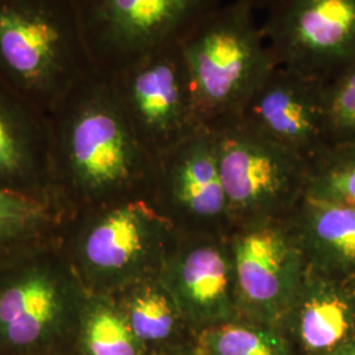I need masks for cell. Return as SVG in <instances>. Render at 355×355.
Segmentation results:
<instances>
[{"mask_svg":"<svg viewBox=\"0 0 355 355\" xmlns=\"http://www.w3.org/2000/svg\"><path fill=\"white\" fill-rule=\"evenodd\" d=\"M91 71L74 0H0V80L53 111Z\"/></svg>","mask_w":355,"mask_h":355,"instance_id":"cell-1","label":"cell"},{"mask_svg":"<svg viewBox=\"0 0 355 355\" xmlns=\"http://www.w3.org/2000/svg\"><path fill=\"white\" fill-rule=\"evenodd\" d=\"M180 49L207 129L215 123L224 125L240 120L277 66L253 10L239 0L207 15L183 40Z\"/></svg>","mask_w":355,"mask_h":355,"instance_id":"cell-2","label":"cell"},{"mask_svg":"<svg viewBox=\"0 0 355 355\" xmlns=\"http://www.w3.org/2000/svg\"><path fill=\"white\" fill-rule=\"evenodd\" d=\"M89 61L114 76L183 42L221 0H74Z\"/></svg>","mask_w":355,"mask_h":355,"instance_id":"cell-3","label":"cell"},{"mask_svg":"<svg viewBox=\"0 0 355 355\" xmlns=\"http://www.w3.org/2000/svg\"><path fill=\"white\" fill-rule=\"evenodd\" d=\"M261 26L278 66L327 83L355 64V0H280Z\"/></svg>","mask_w":355,"mask_h":355,"instance_id":"cell-4","label":"cell"},{"mask_svg":"<svg viewBox=\"0 0 355 355\" xmlns=\"http://www.w3.org/2000/svg\"><path fill=\"white\" fill-rule=\"evenodd\" d=\"M110 78L144 148L146 144L177 148L207 129L196 108L180 45L154 53Z\"/></svg>","mask_w":355,"mask_h":355,"instance_id":"cell-5","label":"cell"},{"mask_svg":"<svg viewBox=\"0 0 355 355\" xmlns=\"http://www.w3.org/2000/svg\"><path fill=\"white\" fill-rule=\"evenodd\" d=\"M324 86L325 82L316 78L277 64L240 120L297 157L321 153L328 148Z\"/></svg>","mask_w":355,"mask_h":355,"instance_id":"cell-6","label":"cell"},{"mask_svg":"<svg viewBox=\"0 0 355 355\" xmlns=\"http://www.w3.org/2000/svg\"><path fill=\"white\" fill-rule=\"evenodd\" d=\"M227 200L250 205L271 195L299 165L300 157L268 140L242 120L209 129Z\"/></svg>","mask_w":355,"mask_h":355,"instance_id":"cell-7","label":"cell"},{"mask_svg":"<svg viewBox=\"0 0 355 355\" xmlns=\"http://www.w3.org/2000/svg\"><path fill=\"white\" fill-rule=\"evenodd\" d=\"M236 272L242 293L250 303L278 304L292 288L291 250L275 232H253L236 245Z\"/></svg>","mask_w":355,"mask_h":355,"instance_id":"cell-8","label":"cell"},{"mask_svg":"<svg viewBox=\"0 0 355 355\" xmlns=\"http://www.w3.org/2000/svg\"><path fill=\"white\" fill-rule=\"evenodd\" d=\"M42 108L0 80V175L33 170L51 149Z\"/></svg>","mask_w":355,"mask_h":355,"instance_id":"cell-9","label":"cell"},{"mask_svg":"<svg viewBox=\"0 0 355 355\" xmlns=\"http://www.w3.org/2000/svg\"><path fill=\"white\" fill-rule=\"evenodd\" d=\"M60 306L61 295L49 278L26 277L0 295V328L13 345H31L51 328Z\"/></svg>","mask_w":355,"mask_h":355,"instance_id":"cell-10","label":"cell"},{"mask_svg":"<svg viewBox=\"0 0 355 355\" xmlns=\"http://www.w3.org/2000/svg\"><path fill=\"white\" fill-rule=\"evenodd\" d=\"M175 180L180 202L192 212L203 216L221 212L227 196L218 173L215 139L209 129L178 145Z\"/></svg>","mask_w":355,"mask_h":355,"instance_id":"cell-11","label":"cell"},{"mask_svg":"<svg viewBox=\"0 0 355 355\" xmlns=\"http://www.w3.org/2000/svg\"><path fill=\"white\" fill-rule=\"evenodd\" d=\"M177 290L191 309L202 313L223 309L229 297L227 261L212 248L191 252L178 270Z\"/></svg>","mask_w":355,"mask_h":355,"instance_id":"cell-12","label":"cell"},{"mask_svg":"<svg viewBox=\"0 0 355 355\" xmlns=\"http://www.w3.org/2000/svg\"><path fill=\"white\" fill-rule=\"evenodd\" d=\"M145 243V227L140 214L127 207L107 216L89 233L86 257L92 266L119 270L140 255Z\"/></svg>","mask_w":355,"mask_h":355,"instance_id":"cell-13","label":"cell"},{"mask_svg":"<svg viewBox=\"0 0 355 355\" xmlns=\"http://www.w3.org/2000/svg\"><path fill=\"white\" fill-rule=\"evenodd\" d=\"M312 232L318 249L334 265L355 268V208L318 200L312 215Z\"/></svg>","mask_w":355,"mask_h":355,"instance_id":"cell-14","label":"cell"},{"mask_svg":"<svg viewBox=\"0 0 355 355\" xmlns=\"http://www.w3.org/2000/svg\"><path fill=\"white\" fill-rule=\"evenodd\" d=\"M347 306L337 296L313 297L302 315V337L313 350L330 349L343 340L349 330Z\"/></svg>","mask_w":355,"mask_h":355,"instance_id":"cell-15","label":"cell"},{"mask_svg":"<svg viewBox=\"0 0 355 355\" xmlns=\"http://www.w3.org/2000/svg\"><path fill=\"white\" fill-rule=\"evenodd\" d=\"M328 146L355 142V64L324 86Z\"/></svg>","mask_w":355,"mask_h":355,"instance_id":"cell-16","label":"cell"},{"mask_svg":"<svg viewBox=\"0 0 355 355\" xmlns=\"http://www.w3.org/2000/svg\"><path fill=\"white\" fill-rule=\"evenodd\" d=\"M321 187L328 200L355 208V142L328 146L321 152Z\"/></svg>","mask_w":355,"mask_h":355,"instance_id":"cell-17","label":"cell"},{"mask_svg":"<svg viewBox=\"0 0 355 355\" xmlns=\"http://www.w3.org/2000/svg\"><path fill=\"white\" fill-rule=\"evenodd\" d=\"M173 325V309L165 296L149 291L133 302L130 329L141 340H164L170 334Z\"/></svg>","mask_w":355,"mask_h":355,"instance_id":"cell-18","label":"cell"},{"mask_svg":"<svg viewBox=\"0 0 355 355\" xmlns=\"http://www.w3.org/2000/svg\"><path fill=\"white\" fill-rule=\"evenodd\" d=\"M87 345L92 355H136L133 331L110 311H101L89 320Z\"/></svg>","mask_w":355,"mask_h":355,"instance_id":"cell-19","label":"cell"},{"mask_svg":"<svg viewBox=\"0 0 355 355\" xmlns=\"http://www.w3.org/2000/svg\"><path fill=\"white\" fill-rule=\"evenodd\" d=\"M207 343L216 355H277L275 345L265 334L234 325L209 333Z\"/></svg>","mask_w":355,"mask_h":355,"instance_id":"cell-20","label":"cell"},{"mask_svg":"<svg viewBox=\"0 0 355 355\" xmlns=\"http://www.w3.org/2000/svg\"><path fill=\"white\" fill-rule=\"evenodd\" d=\"M42 216L44 209L36 200L0 190V240L35 227Z\"/></svg>","mask_w":355,"mask_h":355,"instance_id":"cell-21","label":"cell"},{"mask_svg":"<svg viewBox=\"0 0 355 355\" xmlns=\"http://www.w3.org/2000/svg\"><path fill=\"white\" fill-rule=\"evenodd\" d=\"M243 4H246L248 7H250L253 10L254 12L258 11V10H271L278 1L280 0H239Z\"/></svg>","mask_w":355,"mask_h":355,"instance_id":"cell-22","label":"cell"}]
</instances>
